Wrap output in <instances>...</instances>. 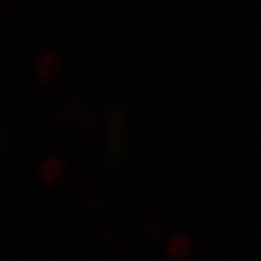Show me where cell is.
<instances>
[{
    "instance_id": "cell-3",
    "label": "cell",
    "mask_w": 261,
    "mask_h": 261,
    "mask_svg": "<svg viewBox=\"0 0 261 261\" xmlns=\"http://www.w3.org/2000/svg\"><path fill=\"white\" fill-rule=\"evenodd\" d=\"M4 14V0H0V17H2Z\"/></svg>"
},
{
    "instance_id": "cell-1",
    "label": "cell",
    "mask_w": 261,
    "mask_h": 261,
    "mask_svg": "<svg viewBox=\"0 0 261 261\" xmlns=\"http://www.w3.org/2000/svg\"><path fill=\"white\" fill-rule=\"evenodd\" d=\"M60 73V56L56 53H43L36 61V76L41 82L49 83L51 80H55Z\"/></svg>"
},
{
    "instance_id": "cell-2",
    "label": "cell",
    "mask_w": 261,
    "mask_h": 261,
    "mask_svg": "<svg viewBox=\"0 0 261 261\" xmlns=\"http://www.w3.org/2000/svg\"><path fill=\"white\" fill-rule=\"evenodd\" d=\"M65 175V163L60 158H48L39 165V176L44 184L55 185L63 178Z\"/></svg>"
}]
</instances>
